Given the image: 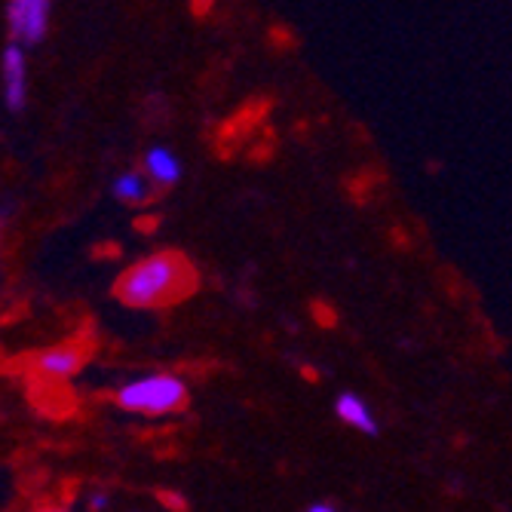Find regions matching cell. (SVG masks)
Instances as JSON below:
<instances>
[{"label": "cell", "mask_w": 512, "mask_h": 512, "mask_svg": "<svg viewBox=\"0 0 512 512\" xmlns=\"http://www.w3.org/2000/svg\"><path fill=\"white\" fill-rule=\"evenodd\" d=\"M154 191V184L142 172H126L114 181V197L123 203H145Z\"/></svg>", "instance_id": "obj_8"}, {"label": "cell", "mask_w": 512, "mask_h": 512, "mask_svg": "<svg viewBox=\"0 0 512 512\" xmlns=\"http://www.w3.org/2000/svg\"><path fill=\"white\" fill-rule=\"evenodd\" d=\"M40 512H65V509H59V506H46V509H40Z\"/></svg>", "instance_id": "obj_13"}, {"label": "cell", "mask_w": 512, "mask_h": 512, "mask_svg": "<svg viewBox=\"0 0 512 512\" xmlns=\"http://www.w3.org/2000/svg\"><path fill=\"white\" fill-rule=\"evenodd\" d=\"M89 506H92V509L108 506V494H92V497H89Z\"/></svg>", "instance_id": "obj_10"}, {"label": "cell", "mask_w": 512, "mask_h": 512, "mask_svg": "<svg viewBox=\"0 0 512 512\" xmlns=\"http://www.w3.org/2000/svg\"><path fill=\"white\" fill-rule=\"evenodd\" d=\"M25 92H28V80H25V53L19 43H10L4 50V99L10 111H22L25 108Z\"/></svg>", "instance_id": "obj_5"}, {"label": "cell", "mask_w": 512, "mask_h": 512, "mask_svg": "<svg viewBox=\"0 0 512 512\" xmlns=\"http://www.w3.org/2000/svg\"><path fill=\"white\" fill-rule=\"evenodd\" d=\"M197 289V270L178 252H157L129 267L114 286V295L126 307H169Z\"/></svg>", "instance_id": "obj_1"}, {"label": "cell", "mask_w": 512, "mask_h": 512, "mask_svg": "<svg viewBox=\"0 0 512 512\" xmlns=\"http://www.w3.org/2000/svg\"><path fill=\"white\" fill-rule=\"evenodd\" d=\"M7 19L19 43H40L50 25V4L46 0H13L7 7Z\"/></svg>", "instance_id": "obj_3"}, {"label": "cell", "mask_w": 512, "mask_h": 512, "mask_svg": "<svg viewBox=\"0 0 512 512\" xmlns=\"http://www.w3.org/2000/svg\"><path fill=\"white\" fill-rule=\"evenodd\" d=\"M86 356H89V347H80L77 341H68V344H62L56 350L40 353L34 359V368L40 371V375L53 378V381L56 378H71L74 371L86 362Z\"/></svg>", "instance_id": "obj_4"}, {"label": "cell", "mask_w": 512, "mask_h": 512, "mask_svg": "<svg viewBox=\"0 0 512 512\" xmlns=\"http://www.w3.org/2000/svg\"><path fill=\"white\" fill-rule=\"evenodd\" d=\"M7 218H10V206H0V230H4Z\"/></svg>", "instance_id": "obj_12"}, {"label": "cell", "mask_w": 512, "mask_h": 512, "mask_svg": "<svg viewBox=\"0 0 512 512\" xmlns=\"http://www.w3.org/2000/svg\"><path fill=\"white\" fill-rule=\"evenodd\" d=\"M145 172H148V181L157 184V188H169V184H175L181 178V166L166 148H151L148 151Z\"/></svg>", "instance_id": "obj_7"}, {"label": "cell", "mask_w": 512, "mask_h": 512, "mask_svg": "<svg viewBox=\"0 0 512 512\" xmlns=\"http://www.w3.org/2000/svg\"><path fill=\"white\" fill-rule=\"evenodd\" d=\"M117 402L126 411L138 414H169L188 402V387L175 375H151L142 381H132L117 393Z\"/></svg>", "instance_id": "obj_2"}, {"label": "cell", "mask_w": 512, "mask_h": 512, "mask_svg": "<svg viewBox=\"0 0 512 512\" xmlns=\"http://www.w3.org/2000/svg\"><path fill=\"white\" fill-rule=\"evenodd\" d=\"M335 411H338V417H341L344 424H350V427L362 430L365 436H375V433H378V421H375V414L368 411V405H365L359 396H353V393H344V396H338V402H335Z\"/></svg>", "instance_id": "obj_6"}, {"label": "cell", "mask_w": 512, "mask_h": 512, "mask_svg": "<svg viewBox=\"0 0 512 512\" xmlns=\"http://www.w3.org/2000/svg\"><path fill=\"white\" fill-rule=\"evenodd\" d=\"M307 512H335V509H332L329 503H316V506H310Z\"/></svg>", "instance_id": "obj_11"}, {"label": "cell", "mask_w": 512, "mask_h": 512, "mask_svg": "<svg viewBox=\"0 0 512 512\" xmlns=\"http://www.w3.org/2000/svg\"><path fill=\"white\" fill-rule=\"evenodd\" d=\"M160 500H163L166 506H172L175 512H184V506H188V503H184V497H181V494H169V491H163V494H160Z\"/></svg>", "instance_id": "obj_9"}]
</instances>
